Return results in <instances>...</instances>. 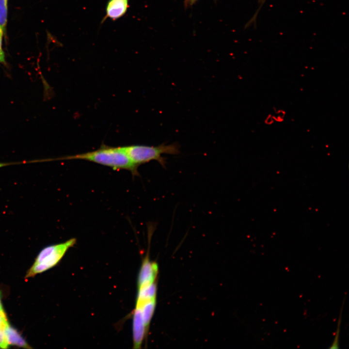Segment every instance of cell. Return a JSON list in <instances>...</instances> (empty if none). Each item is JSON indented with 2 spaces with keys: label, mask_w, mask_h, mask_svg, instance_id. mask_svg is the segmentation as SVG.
Wrapping results in <instances>:
<instances>
[{
  "label": "cell",
  "mask_w": 349,
  "mask_h": 349,
  "mask_svg": "<svg viewBox=\"0 0 349 349\" xmlns=\"http://www.w3.org/2000/svg\"><path fill=\"white\" fill-rule=\"evenodd\" d=\"M342 308H343V305L342 306V308L340 311V314L339 317V318L338 320L337 328V330H336V334L335 335L333 342L332 344L331 345V346L330 347H329L330 349H338V348H339V333H340V324L341 323V316H342Z\"/></svg>",
  "instance_id": "7c38bea8"
},
{
  "label": "cell",
  "mask_w": 349,
  "mask_h": 349,
  "mask_svg": "<svg viewBox=\"0 0 349 349\" xmlns=\"http://www.w3.org/2000/svg\"><path fill=\"white\" fill-rule=\"evenodd\" d=\"M158 272V265L151 261L148 256L144 259L138 278V288L155 282Z\"/></svg>",
  "instance_id": "277c9868"
},
{
  "label": "cell",
  "mask_w": 349,
  "mask_h": 349,
  "mask_svg": "<svg viewBox=\"0 0 349 349\" xmlns=\"http://www.w3.org/2000/svg\"><path fill=\"white\" fill-rule=\"evenodd\" d=\"M0 315L2 316H6V313L3 307V305L1 302V297L0 295Z\"/></svg>",
  "instance_id": "2e32d148"
},
{
  "label": "cell",
  "mask_w": 349,
  "mask_h": 349,
  "mask_svg": "<svg viewBox=\"0 0 349 349\" xmlns=\"http://www.w3.org/2000/svg\"><path fill=\"white\" fill-rule=\"evenodd\" d=\"M16 164V163H3V162H0V168H1V167H4V166H7V165H11V164Z\"/></svg>",
  "instance_id": "e0dca14e"
},
{
  "label": "cell",
  "mask_w": 349,
  "mask_h": 349,
  "mask_svg": "<svg viewBox=\"0 0 349 349\" xmlns=\"http://www.w3.org/2000/svg\"><path fill=\"white\" fill-rule=\"evenodd\" d=\"M156 299L144 303L140 308L143 321L147 331L149 323L154 314L156 307Z\"/></svg>",
  "instance_id": "9c48e42d"
},
{
  "label": "cell",
  "mask_w": 349,
  "mask_h": 349,
  "mask_svg": "<svg viewBox=\"0 0 349 349\" xmlns=\"http://www.w3.org/2000/svg\"><path fill=\"white\" fill-rule=\"evenodd\" d=\"M8 0H0V28L5 32L7 21Z\"/></svg>",
  "instance_id": "8fae6325"
},
{
  "label": "cell",
  "mask_w": 349,
  "mask_h": 349,
  "mask_svg": "<svg viewBox=\"0 0 349 349\" xmlns=\"http://www.w3.org/2000/svg\"><path fill=\"white\" fill-rule=\"evenodd\" d=\"M122 148L130 159L138 166L152 160H156L165 168L166 158L162 155L180 154V146L177 143H161L158 146L130 145L122 146Z\"/></svg>",
  "instance_id": "7a4b0ae2"
},
{
  "label": "cell",
  "mask_w": 349,
  "mask_h": 349,
  "mask_svg": "<svg viewBox=\"0 0 349 349\" xmlns=\"http://www.w3.org/2000/svg\"><path fill=\"white\" fill-rule=\"evenodd\" d=\"M129 0H109L106 6V14L101 23L107 18L115 20L123 16L129 8Z\"/></svg>",
  "instance_id": "8992f818"
},
{
  "label": "cell",
  "mask_w": 349,
  "mask_h": 349,
  "mask_svg": "<svg viewBox=\"0 0 349 349\" xmlns=\"http://www.w3.org/2000/svg\"><path fill=\"white\" fill-rule=\"evenodd\" d=\"M57 159H82L111 168L113 170H127L133 175H139L138 166L129 158L122 147H113L102 144L98 149Z\"/></svg>",
  "instance_id": "6da1fadb"
},
{
  "label": "cell",
  "mask_w": 349,
  "mask_h": 349,
  "mask_svg": "<svg viewBox=\"0 0 349 349\" xmlns=\"http://www.w3.org/2000/svg\"><path fill=\"white\" fill-rule=\"evenodd\" d=\"M198 0H184L185 5L186 7L191 6L195 4Z\"/></svg>",
  "instance_id": "9a60e30c"
},
{
  "label": "cell",
  "mask_w": 349,
  "mask_h": 349,
  "mask_svg": "<svg viewBox=\"0 0 349 349\" xmlns=\"http://www.w3.org/2000/svg\"><path fill=\"white\" fill-rule=\"evenodd\" d=\"M267 0H258V7L256 11L255 12L254 15L252 18L251 19L250 21L249 22V24H253L256 21V19L257 18V16H258V14L260 11L261 8L265 3Z\"/></svg>",
  "instance_id": "4fadbf2b"
},
{
  "label": "cell",
  "mask_w": 349,
  "mask_h": 349,
  "mask_svg": "<svg viewBox=\"0 0 349 349\" xmlns=\"http://www.w3.org/2000/svg\"><path fill=\"white\" fill-rule=\"evenodd\" d=\"M6 316L0 315V348L7 349L9 344L6 335V328L8 324Z\"/></svg>",
  "instance_id": "30bf717a"
},
{
  "label": "cell",
  "mask_w": 349,
  "mask_h": 349,
  "mask_svg": "<svg viewBox=\"0 0 349 349\" xmlns=\"http://www.w3.org/2000/svg\"><path fill=\"white\" fill-rule=\"evenodd\" d=\"M3 32H4L3 30L0 28V63H4L5 62L4 53L2 48V41Z\"/></svg>",
  "instance_id": "5bb4252c"
},
{
  "label": "cell",
  "mask_w": 349,
  "mask_h": 349,
  "mask_svg": "<svg viewBox=\"0 0 349 349\" xmlns=\"http://www.w3.org/2000/svg\"><path fill=\"white\" fill-rule=\"evenodd\" d=\"M156 292L157 286L155 282L139 288L135 307L141 308L146 302L155 300Z\"/></svg>",
  "instance_id": "52a82bcc"
},
{
  "label": "cell",
  "mask_w": 349,
  "mask_h": 349,
  "mask_svg": "<svg viewBox=\"0 0 349 349\" xmlns=\"http://www.w3.org/2000/svg\"><path fill=\"white\" fill-rule=\"evenodd\" d=\"M76 242L75 238L51 245L43 248L38 254L35 261L28 270L26 278H30L44 272L57 265L68 250Z\"/></svg>",
  "instance_id": "3957f363"
},
{
  "label": "cell",
  "mask_w": 349,
  "mask_h": 349,
  "mask_svg": "<svg viewBox=\"0 0 349 349\" xmlns=\"http://www.w3.org/2000/svg\"><path fill=\"white\" fill-rule=\"evenodd\" d=\"M6 335L9 345H15L25 349L31 348L17 331L9 323L6 328Z\"/></svg>",
  "instance_id": "ba28073f"
},
{
  "label": "cell",
  "mask_w": 349,
  "mask_h": 349,
  "mask_svg": "<svg viewBox=\"0 0 349 349\" xmlns=\"http://www.w3.org/2000/svg\"><path fill=\"white\" fill-rule=\"evenodd\" d=\"M147 333L142 315L141 308L136 307L134 310L132 319V333L133 348H141L145 334Z\"/></svg>",
  "instance_id": "5b68a950"
}]
</instances>
